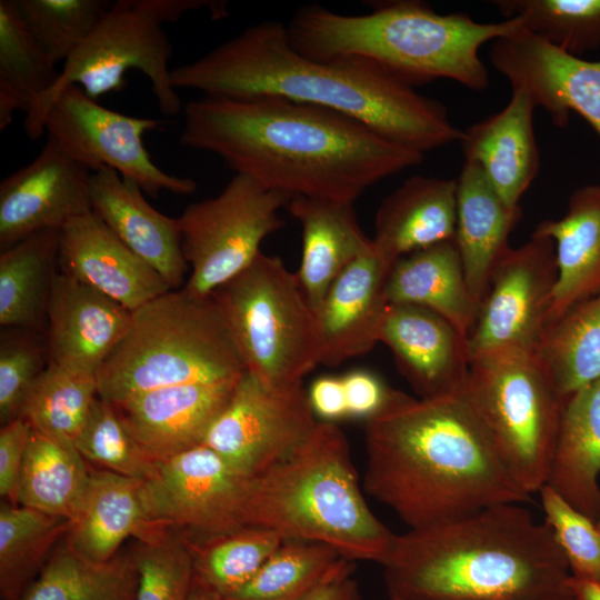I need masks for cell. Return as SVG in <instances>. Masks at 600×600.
Segmentation results:
<instances>
[{
  "instance_id": "obj_1",
  "label": "cell",
  "mask_w": 600,
  "mask_h": 600,
  "mask_svg": "<svg viewBox=\"0 0 600 600\" xmlns=\"http://www.w3.org/2000/svg\"><path fill=\"white\" fill-rule=\"evenodd\" d=\"M183 147L218 156L267 189L352 203L424 153L326 108L276 96H202L183 106Z\"/></svg>"
},
{
  "instance_id": "obj_2",
  "label": "cell",
  "mask_w": 600,
  "mask_h": 600,
  "mask_svg": "<svg viewBox=\"0 0 600 600\" xmlns=\"http://www.w3.org/2000/svg\"><path fill=\"white\" fill-rule=\"evenodd\" d=\"M171 83L203 96H276L326 108L423 153L462 137L441 101L418 93L367 60L308 58L291 46L286 24L279 21L250 26L173 68Z\"/></svg>"
},
{
  "instance_id": "obj_3",
  "label": "cell",
  "mask_w": 600,
  "mask_h": 600,
  "mask_svg": "<svg viewBox=\"0 0 600 600\" xmlns=\"http://www.w3.org/2000/svg\"><path fill=\"white\" fill-rule=\"evenodd\" d=\"M364 491L409 529L500 503H528L464 387L422 399L392 389L366 421Z\"/></svg>"
},
{
  "instance_id": "obj_4",
  "label": "cell",
  "mask_w": 600,
  "mask_h": 600,
  "mask_svg": "<svg viewBox=\"0 0 600 600\" xmlns=\"http://www.w3.org/2000/svg\"><path fill=\"white\" fill-rule=\"evenodd\" d=\"M391 600H566L568 561L522 503L396 534L380 563Z\"/></svg>"
},
{
  "instance_id": "obj_5",
  "label": "cell",
  "mask_w": 600,
  "mask_h": 600,
  "mask_svg": "<svg viewBox=\"0 0 600 600\" xmlns=\"http://www.w3.org/2000/svg\"><path fill=\"white\" fill-rule=\"evenodd\" d=\"M364 14L307 4L286 24L301 54L331 61H370L410 86L450 79L476 91L489 86L479 50L523 28L521 18L478 22L462 12L439 13L417 0L381 1Z\"/></svg>"
},
{
  "instance_id": "obj_6",
  "label": "cell",
  "mask_w": 600,
  "mask_h": 600,
  "mask_svg": "<svg viewBox=\"0 0 600 600\" xmlns=\"http://www.w3.org/2000/svg\"><path fill=\"white\" fill-rule=\"evenodd\" d=\"M243 519L283 539L328 544L353 562L380 564L396 537L369 508L348 440L328 421H318L284 459L251 479Z\"/></svg>"
},
{
  "instance_id": "obj_7",
  "label": "cell",
  "mask_w": 600,
  "mask_h": 600,
  "mask_svg": "<svg viewBox=\"0 0 600 600\" xmlns=\"http://www.w3.org/2000/svg\"><path fill=\"white\" fill-rule=\"evenodd\" d=\"M246 372L213 298L171 290L132 312L98 371V396L120 404L160 388L232 381Z\"/></svg>"
},
{
  "instance_id": "obj_8",
  "label": "cell",
  "mask_w": 600,
  "mask_h": 600,
  "mask_svg": "<svg viewBox=\"0 0 600 600\" xmlns=\"http://www.w3.org/2000/svg\"><path fill=\"white\" fill-rule=\"evenodd\" d=\"M211 297L247 372L270 388L302 384L321 361L317 314L282 260L262 251Z\"/></svg>"
},
{
  "instance_id": "obj_9",
  "label": "cell",
  "mask_w": 600,
  "mask_h": 600,
  "mask_svg": "<svg viewBox=\"0 0 600 600\" xmlns=\"http://www.w3.org/2000/svg\"><path fill=\"white\" fill-rule=\"evenodd\" d=\"M464 389L511 477L529 496L539 492L547 482L564 400L537 353L472 356Z\"/></svg>"
},
{
  "instance_id": "obj_10",
  "label": "cell",
  "mask_w": 600,
  "mask_h": 600,
  "mask_svg": "<svg viewBox=\"0 0 600 600\" xmlns=\"http://www.w3.org/2000/svg\"><path fill=\"white\" fill-rule=\"evenodd\" d=\"M162 26L136 0L112 3L92 33L63 63L54 86L26 114L28 137L37 140L44 133L49 108L67 87L79 86L97 100L122 90L126 72L131 69L149 78L161 113L179 114L183 107L169 68L173 48Z\"/></svg>"
},
{
  "instance_id": "obj_11",
  "label": "cell",
  "mask_w": 600,
  "mask_h": 600,
  "mask_svg": "<svg viewBox=\"0 0 600 600\" xmlns=\"http://www.w3.org/2000/svg\"><path fill=\"white\" fill-rule=\"evenodd\" d=\"M290 199L234 173L218 196L189 204L178 217L182 253L191 269L181 289L209 297L247 269L262 241L283 227L279 210Z\"/></svg>"
},
{
  "instance_id": "obj_12",
  "label": "cell",
  "mask_w": 600,
  "mask_h": 600,
  "mask_svg": "<svg viewBox=\"0 0 600 600\" xmlns=\"http://www.w3.org/2000/svg\"><path fill=\"white\" fill-rule=\"evenodd\" d=\"M161 126L153 118L132 117L106 108L79 86L71 84L53 100L43 129L47 139L91 173L113 169L152 198L162 190L191 194L197 190L196 181L160 169L144 147V133Z\"/></svg>"
},
{
  "instance_id": "obj_13",
  "label": "cell",
  "mask_w": 600,
  "mask_h": 600,
  "mask_svg": "<svg viewBox=\"0 0 600 600\" xmlns=\"http://www.w3.org/2000/svg\"><path fill=\"white\" fill-rule=\"evenodd\" d=\"M317 422L302 384L270 388L246 372L202 444L239 473L254 478L293 451Z\"/></svg>"
},
{
  "instance_id": "obj_14",
  "label": "cell",
  "mask_w": 600,
  "mask_h": 600,
  "mask_svg": "<svg viewBox=\"0 0 600 600\" xmlns=\"http://www.w3.org/2000/svg\"><path fill=\"white\" fill-rule=\"evenodd\" d=\"M554 243L532 234L498 262L468 337L470 358L496 351L537 353L557 283Z\"/></svg>"
},
{
  "instance_id": "obj_15",
  "label": "cell",
  "mask_w": 600,
  "mask_h": 600,
  "mask_svg": "<svg viewBox=\"0 0 600 600\" xmlns=\"http://www.w3.org/2000/svg\"><path fill=\"white\" fill-rule=\"evenodd\" d=\"M251 479L199 444L158 461L146 490L154 521L193 541L246 526Z\"/></svg>"
},
{
  "instance_id": "obj_16",
  "label": "cell",
  "mask_w": 600,
  "mask_h": 600,
  "mask_svg": "<svg viewBox=\"0 0 600 600\" xmlns=\"http://www.w3.org/2000/svg\"><path fill=\"white\" fill-rule=\"evenodd\" d=\"M490 62L557 127H566L576 112L600 136V60L566 53L522 28L494 40Z\"/></svg>"
},
{
  "instance_id": "obj_17",
  "label": "cell",
  "mask_w": 600,
  "mask_h": 600,
  "mask_svg": "<svg viewBox=\"0 0 600 600\" xmlns=\"http://www.w3.org/2000/svg\"><path fill=\"white\" fill-rule=\"evenodd\" d=\"M90 177L47 139L30 163L0 182V250L90 213Z\"/></svg>"
},
{
  "instance_id": "obj_18",
  "label": "cell",
  "mask_w": 600,
  "mask_h": 600,
  "mask_svg": "<svg viewBox=\"0 0 600 600\" xmlns=\"http://www.w3.org/2000/svg\"><path fill=\"white\" fill-rule=\"evenodd\" d=\"M379 342L390 349L399 372L419 398L448 396L466 386L468 338L439 313L416 304L389 303Z\"/></svg>"
},
{
  "instance_id": "obj_19",
  "label": "cell",
  "mask_w": 600,
  "mask_h": 600,
  "mask_svg": "<svg viewBox=\"0 0 600 600\" xmlns=\"http://www.w3.org/2000/svg\"><path fill=\"white\" fill-rule=\"evenodd\" d=\"M131 319L117 301L58 272L47 312L48 364L97 376Z\"/></svg>"
},
{
  "instance_id": "obj_20",
  "label": "cell",
  "mask_w": 600,
  "mask_h": 600,
  "mask_svg": "<svg viewBox=\"0 0 600 600\" xmlns=\"http://www.w3.org/2000/svg\"><path fill=\"white\" fill-rule=\"evenodd\" d=\"M59 272L132 312L172 290L92 212L60 229Z\"/></svg>"
},
{
  "instance_id": "obj_21",
  "label": "cell",
  "mask_w": 600,
  "mask_h": 600,
  "mask_svg": "<svg viewBox=\"0 0 600 600\" xmlns=\"http://www.w3.org/2000/svg\"><path fill=\"white\" fill-rule=\"evenodd\" d=\"M390 269L372 243L333 281L317 311L320 364L339 366L368 353L379 342L389 304L386 283Z\"/></svg>"
},
{
  "instance_id": "obj_22",
  "label": "cell",
  "mask_w": 600,
  "mask_h": 600,
  "mask_svg": "<svg viewBox=\"0 0 600 600\" xmlns=\"http://www.w3.org/2000/svg\"><path fill=\"white\" fill-rule=\"evenodd\" d=\"M143 193L113 169L91 173V212L172 290H179L189 269L181 249L179 220L159 212Z\"/></svg>"
},
{
  "instance_id": "obj_23",
  "label": "cell",
  "mask_w": 600,
  "mask_h": 600,
  "mask_svg": "<svg viewBox=\"0 0 600 600\" xmlns=\"http://www.w3.org/2000/svg\"><path fill=\"white\" fill-rule=\"evenodd\" d=\"M238 380L160 388L113 406L137 441L158 462L202 444Z\"/></svg>"
},
{
  "instance_id": "obj_24",
  "label": "cell",
  "mask_w": 600,
  "mask_h": 600,
  "mask_svg": "<svg viewBox=\"0 0 600 600\" xmlns=\"http://www.w3.org/2000/svg\"><path fill=\"white\" fill-rule=\"evenodd\" d=\"M151 513L146 481L91 470L89 484L66 544L92 562H107L130 537L142 540L163 529Z\"/></svg>"
},
{
  "instance_id": "obj_25",
  "label": "cell",
  "mask_w": 600,
  "mask_h": 600,
  "mask_svg": "<svg viewBox=\"0 0 600 600\" xmlns=\"http://www.w3.org/2000/svg\"><path fill=\"white\" fill-rule=\"evenodd\" d=\"M536 106L520 89L512 90L499 112L462 130L464 161L473 162L509 208L519 201L539 172L533 130Z\"/></svg>"
},
{
  "instance_id": "obj_26",
  "label": "cell",
  "mask_w": 600,
  "mask_h": 600,
  "mask_svg": "<svg viewBox=\"0 0 600 600\" xmlns=\"http://www.w3.org/2000/svg\"><path fill=\"white\" fill-rule=\"evenodd\" d=\"M457 179L412 176L380 203L372 243L391 267L414 251L454 239Z\"/></svg>"
},
{
  "instance_id": "obj_27",
  "label": "cell",
  "mask_w": 600,
  "mask_h": 600,
  "mask_svg": "<svg viewBox=\"0 0 600 600\" xmlns=\"http://www.w3.org/2000/svg\"><path fill=\"white\" fill-rule=\"evenodd\" d=\"M302 229L297 278L317 314L333 281L372 247L359 226L352 203L297 196L287 204Z\"/></svg>"
},
{
  "instance_id": "obj_28",
  "label": "cell",
  "mask_w": 600,
  "mask_h": 600,
  "mask_svg": "<svg viewBox=\"0 0 600 600\" xmlns=\"http://www.w3.org/2000/svg\"><path fill=\"white\" fill-rule=\"evenodd\" d=\"M520 219L521 208H509L479 166L464 161L457 179L454 240L478 306L488 291L498 262L510 247L509 236Z\"/></svg>"
},
{
  "instance_id": "obj_29",
  "label": "cell",
  "mask_w": 600,
  "mask_h": 600,
  "mask_svg": "<svg viewBox=\"0 0 600 600\" xmlns=\"http://www.w3.org/2000/svg\"><path fill=\"white\" fill-rule=\"evenodd\" d=\"M554 243L557 283L548 323L600 292V183L578 188L566 213L541 221L532 232Z\"/></svg>"
},
{
  "instance_id": "obj_30",
  "label": "cell",
  "mask_w": 600,
  "mask_h": 600,
  "mask_svg": "<svg viewBox=\"0 0 600 600\" xmlns=\"http://www.w3.org/2000/svg\"><path fill=\"white\" fill-rule=\"evenodd\" d=\"M600 378L563 404L546 484L581 513L600 517Z\"/></svg>"
},
{
  "instance_id": "obj_31",
  "label": "cell",
  "mask_w": 600,
  "mask_h": 600,
  "mask_svg": "<svg viewBox=\"0 0 600 600\" xmlns=\"http://www.w3.org/2000/svg\"><path fill=\"white\" fill-rule=\"evenodd\" d=\"M386 298L388 303L428 308L449 320L467 338L479 309L454 239L398 259L387 279Z\"/></svg>"
},
{
  "instance_id": "obj_32",
  "label": "cell",
  "mask_w": 600,
  "mask_h": 600,
  "mask_svg": "<svg viewBox=\"0 0 600 600\" xmlns=\"http://www.w3.org/2000/svg\"><path fill=\"white\" fill-rule=\"evenodd\" d=\"M60 230L34 233L0 253V324L46 333L59 272Z\"/></svg>"
},
{
  "instance_id": "obj_33",
  "label": "cell",
  "mask_w": 600,
  "mask_h": 600,
  "mask_svg": "<svg viewBox=\"0 0 600 600\" xmlns=\"http://www.w3.org/2000/svg\"><path fill=\"white\" fill-rule=\"evenodd\" d=\"M91 470L74 443L31 428L16 503L44 513L74 519Z\"/></svg>"
},
{
  "instance_id": "obj_34",
  "label": "cell",
  "mask_w": 600,
  "mask_h": 600,
  "mask_svg": "<svg viewBox=\"0 0 600 600\" xmlns=\"http://www.w3.org/2000/svg\"><path fill=\"white\" fill-rule=\"evenodd\" d=\"M537 356L564 401L600 378V292L548 323Z\"/></svg>"
},
{
  "instance_id": "obj_35",
  "label": "cell",
  "mask_w": 600,
  "mask_h": 600,
  "mask_svg": "<svg viewBox=\"0 0 600 600\" xmlns=\"http://www.w3.org/2000/svg\"><path fill=\"white\" fill-rule=\"evenodd\" d=\"M137 584L133 551L98 563L64 543L48 558L20 600H133Z\"/></svg>"
},
{
  "instance_id": "obj_36",
  "label": "cell",
  "mask_w": 600,
  "mask_h": 600,
  "mask_svg": "<svg viewBox=\"0 0 600 600\" xmlns=\"http://www.w3.org/2000/svg\"><path fill=\"white\" fill-rule=\"evenodd\" d=\"M59 72L27 31L14 0L0 1V130L26 114L54 86Z\"/></svg>"
},
{
  "instance_id": "obj_37",
  "label": "cell",
  "mask_w": 600,
  "mask_h": 600,
  "mask_svg": "<svg viewBox=\"0 0 600 600\" xmlns=\"http://www.w3.org/2000/svg\"><path fill=\"white\" fill-rule=\"evenodd\" d=\"M70 521L42 511L2 503L0 507V593L20 600L46 564L49 550L67 534Z\"/></svg>"
},
{
  "instance_id": "obj_38",
  "label": "cell",
  "mask_w": 600,
  "mask_h": 600,
  "mask_svg": "<svg viewBox=\"0 0 600 600\" xmlns=\"http://www.w3.org/2000/svg\"><path fill=\"white\" fill-rule=\"evenodd\" d=\"M283 540L277 532L256 526L189 540L194 580L226 598L248 583Z\"/></svg>"
},
{
  "instance_id": "obj_39",
  "label": "cell",
  "mask_w": 600,
  "mask_h": 600,
  "mask_svg": "<svg viewBox=\"0 0 600 600\" xmlns=\"http://www.w3.org/2000/svg\"><path fill=\"white\" fill-rule=\"evenodd\" d=\"M342 558L332 547L284 539L252 579L226 600H301L313 591Z\"/></svg>"
},
{
  "instance_id": "obj_40",
  "label": "cell",
  "mask_w": 600,
  "mask_h": 600,
  "mask_svg": "<svg viewBox=\"0 0 600 600\" xmlns=\"http://www.w3.org/2000/svg\"><path fill=\"white\" fill-rule=\"evenodd\" d=\"M98 397L96 374L48 364L28 392L19 418L32 429L74 443Z\"/></svg>"
},
{
  "instance_id": "obj_41",
  "label": "cell",
  "mask_w": 600,
  "mask_h": 600,
  "mask_svg": "<svg viewBox=\"0 0 600 600\" xmlns=\"http://www.w3.org/2000/svg\"><path fill=\"white\" fill-rule=\"evenodd\" d=\"M504 17L521 18L523 29L574 57L600 48V0H498Z\"/></svg>"
},
{
  "instance_id": "obj_42",
  "label": "cell",
  "mask_w": 600,
  "mask_h": 600,
  "mask_svg": "<svg viewBox=\"0 0 600 600\" xmlns=\"http://www.w3.org/2000/svg\"><path fill=\"white\" fill-rule=\"evenodd\" d=\"M18 13L49 61L66 62L99 24L103 0H14Z\"/></svg>"
},
{
  "instance_id": "obj_43",
  "label": "cell",
  "mask_w": 600,
  "mask_h": 600,
  "mask_svg": "<svg viewBox=\"0 0 600 600\" xmlns=\"http://www.w3.org/2000/svg\"><path fill=\"white\" fill-rule=\"evenodd\" d=\"M74 446L84 460L104 470L142 481L156 474L157 461L137 441L117 408L100 397Z\"/></svg>"
},
{
  "instance_id": "obj_44",
  "label": "cell",
  "mask_w": 600,
  "mask_h": 600,
  "mask_svg": "<svg viewBox=\"0 0 600 600\" xmlns=\"http://www.w3.org/2000/svg\"><path fill=\"white\" fill-rule=\"evenodd\" d=\"M138 584L133 600H188L193 579L189 539L170 528L139 540L133 551Z\"/></svg>"
},
{
  "instance_id": "obj_45",
  "label": "cell",
  "mask_w": 600,
  "mask_h": 600,
  "mask_svg": "<svg viewBox=\"0 0 600 600\" xmlns=\"http://www.w3.org/2000/svg\"><path fill=\"white\" fill-rule=\"evenodd\" d=\"M46 333L20 327L0 334V421L19 418L31 387L48 367Z\"/></svg>"
},
{
  "instance_id": "obj_46",
  "label": "cell",
  "mask_w": 600,
  "mask_h": 600,
  "mask_svg": "<svg viewBox=\"0 0 600 600\" xmlns=\"http://www.w3.org/2000/svg\"><path fill=\"white\" fill-rule=\"evenodd\" d=\"M546 522L563 552L571 576L600 584V528L544 484L540 491Z\"/></svg>"
},
{
  "instance_id": "obj_47",
  "label": "cell",
  "mask_w": 600,
  "mask_h": 600,
  "mask_svg": "<svg viewBox=\"0 0 600 600\" xmlns=\"http://www.w3.org/2000/svg\"><path fill=\"white\" fill-rule=\"evenodd\" d=\"M31 426L22 418H16L0 430V494L14 501L23 464Z\"/></svg>"
},
{
  "instance_id": "obj_48",
  "label": "cell",
  "mask_w": 600,
  "mask_h": 600,
  "mask_svg": "<svg viewBox=\"0 0 600 600\" xmlns=\"http://www.w3.org/2000/svg\"><path fill=\"white\" fill-rule=\"evenodd\" d=\"M341 378L349 418L367 421L383 408L392 392L380 378L366 370H354Z\"/></svg>"
},
{
  "instance_id": "obj_49",
  "label": "cell",
  "mask_w": 600,
  "mask_h": 600,
  "mask_svg": "<svg viewBox=\"0 0 600 600\" xmlns=\"http://www.w3.org/2000/svg\"><path fill=\"white\" fill-rule=\"evenodd\" d=\"M308 399L314 416L320 421L334 422L348 418L342 378L323 376L310 386Z\"/></svg>"
},
{
  "instance_id": "obj_50",
  "label": "cell",
  "mask_w": 600,
  "mask_h": 600,
  "mask_svg": "<svg viewBox=\"0 0 600 600\" xmlns=\"http://www.w3.org/2000/svg\"><path fill=\"white\" fill-rule=\"evenodd\" d=\"M136 3L159 22H177L189 11L209 10L213 19L228 16V4L220 0H136Z\"/></svg>"
},
{
  "instance_id": "obj_51",
  "label": "cell",
  "mask_w": 600,
  "mask_h": 600,
  "mask_svg": "<svg viewBox=\"0 0 600 600\" xmlns=\"http://www.w3.org/2000/svg\"><path fill=\"white\" fill-rule=\"evenodd\" d=\"M301 600H360L354 562L341 559L330 574Z\"/></svg>"
},
{
  "instance_id": "obj_52",
  "label": "cell",
  "mask_w": 600,
  "mask_h": 600,
  "mask_svg": "<svg viewBox=\"0 0 600 600\" xmlns=\"http://www.w3.org/2000/svg\"><path fill=\"white\" fill-rule=\"evenodd\" d=\"M569 586L573 596L578 600H600V584L570 577Z\"/></svg>"
},
{
  "instance_id": "obj_53",
  "label": "cell",
  "mask_w": 600,
  "mask_h": 600,
  "mask_svg": "<svg viewBox=\"0 0 600 600\" xmlns=\"http://www.w3.org/2000/svg\"><path fill=\"white\" fill-rule=\"evenodd\" d=\"M188 600H226L223 597L217 594L216 592L207 589L198 581L193 579L192 588L189 594Z\"/></svg>"
},
{
  "instance_id": "obj_54",
  "label": "cell",
  "mask_w": 600,
  "mask_h": 600,
  "mask_svg": "<svg viewBox=\"0 0 600 600\" xmlns=\"http://www.w3.org/2000/svg\"><path fill=\"white\" fill-rule=\"evenodd\" d=\"M566 600H578V599H577V598L573 596V593H572V594H571L569 598H567Z\"/></svg>"
},
{
  "instance_id": "obj_55",
  "label": "cell",
  "mask_w": 600,
  "mask_h": 600,
  "mask_svg": "<svg viewBox=\"0 0 600 600\" xmlns=\"http://www.w3.org/2000/svg\"><path fill=\"white\" fill-rule=\"evenodd\" d=\"M597 524H598V527L600 528V517H599V519L597 520Z\"/></svg>"
},
{
  "instance_id": "obj_56",
  "label": "cell",
  "mask_w": 600,
  "mask_h": 600,
  "mask_svg": "<svg viewBox=\"0 0 600 600\" xmlns=\"http://www.w3.org/2000/svg\"><path fill=\"white\" fill-rule=\"evenodd\" d=\"M388 600H391V599H388Z\"/></svg>"
}]
</instances>
